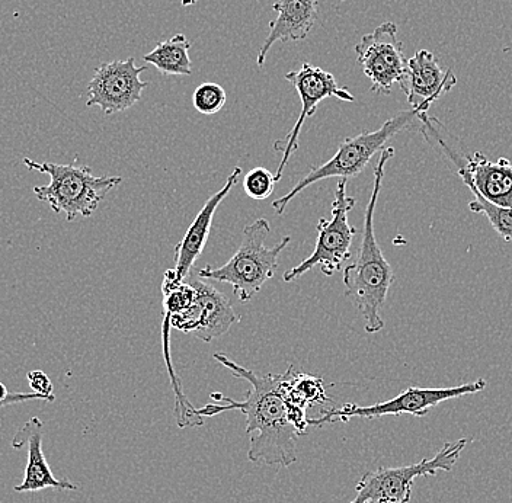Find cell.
Returning <instances> with one entry per match:
<instances>
[{
	"instance_id": "1",
	"label": "cell",
	"mask_w": 512,
	"mask_h": 503,
	"mask_svg": "<svg viewBox=\"0 0 512 503\" xmlns=\"http://www.w3.org/2000/svg\"><path fill=\"white\" fill-rule=\"evenodd\" d=\"M233 376L252 384L245 400H233L222 393H211L217 405L198 409L201 416H216L227 410H240L246 416L249 437L248 460L265 466L288 467L297 461L300 432L290 421V408L283 390V378L268 374L258 376L227 355L214 354Z\"/></svg>"
},
{
	"instance_id": "2",
	"label": "cell",
	"mask_w": 512,
	"mask_h": 503,
	"mask_svg": "<svg viewBox=\"0 0 512 503\" xmlns=\"http://www.w3.org/2000/svg\"><path fill=\"white\" fill-rule=\"evenodd\" d=\"M393 155H395L393 147H386L383 152H380L379 162L374 169L373 192L364 216L360 252H358L357 261L344 269L345 296L363 316L364 329L367 333L383 331L384 320L380 312L389 296L390 287L395 281L393 269L384 258L374 232V211L382 191L384 169Z\"/></svg>"
},
{
	"instance_id": "3",
	"label": "cell",
	"mask_w": 512,
	"mask_h": 503,
	"mask_svg": "<svg viewBox=\"0 0 512 503\" xmlns=\"http://www.w3.org/2000/svg\"><path fill=\"white\" fill-rule=\"evenodd\" d=\"M430 107L431 104H422L421 107L412 108L409 111H400L395 117L389 118L379 130L366 131V133L345 139L344 142L339 144L338 152L328 162L323 163L318 168L310 169V172L304 176L302 181L297 182L288 194L272 203L275 213L278 216H283L284 211L287 210V205L300 192L309 188L310 185L316 184V182L329 178L347 179L348 181V179L360 175L367 168L370 160L377 153L383 152L386 149V144L393 137L398 136L402 131L416 126L415 123L421 124L419 118L422 117V114L428 112Z\"/></svg>"
},
{
	"instance_id": "4",
	"label": "cell",
	"mask_w": 512,
	"mask_h": 503,
	"mask_svg": "<svg viewBox=\"0 0 512 503\" xmlns=\"http://www.w3.org/2000/svg\"><path fill=\"white\" fill-rule=\"evenodd\" d=\"M271 226L267 219H258L243 229L242 243L232 259L219 268L204 267L198 271L201 280L229 284L242 303H249L265 284L275 277L278 258L287 248L291 237L284 236L272 248L265 246Z\"/></svg>"
},
{
	"instance_id": "5",
	"label": "cell",
	"mask_w": 512,
	"mask_h": 503,
	"mask_svg": "<svg viewBox=\"0 0 512 503\" xmlns=\"http://www.w3.org/2000/svg\"><path fill=\"white\" fill-rule=\"evenodd\" d=\"M31 171L50 176V182L43 187H35V197L50 205L54 213L66 214L67 221L78 217H91L98 210L111 189L120 185V176H95L88 166L57 165L50 162H35L22 159Z\"/></svg>"
},
{
	"instance_id": "6",
	"label": "cell",
	"mask_w": 512,
	"mask_h": 503,
	"mask_svg": "<svg viewBox=\"0 0 512 503\" xmlns=\"http://www.w3.org/2000/svg\"><path fill=\"white\" fill-rule=\"evenodd\" d=\"M467 440L446 442L432 458L392 469H377L361 477L355 486V498L350 503H409L415 479L451 472L466 448Z\"/></svg>"
},
{
	"instance_id": "7",
	"label": "cell",
	"mask_w": 512,
	"mask_h": 503,
	"mask_svg": "<svg viewBox=\"0 0 512 503\" xmlns=\"http://www.w3.org/2000/svg\"><path fill=\"white\" fill-rule=\"evenodd\" d=\"M485 389L486 380L483 378L456 387H438V389L409 387L393 399L376 403V405L357 406L347 403L341 408L322 410L319 418L310 419L309 422L316 428H322V425L334 424V422H350L352 418L377 419L389 415L427 416L432 409L447 400L459 399V397L476 394Z\"/></svg>"
},
{
	"instance_id": "8",
	"label": "cell",
	"mask_w": 512,
	"mask_h": 503,
	"mask_svg": "<svg viewBox=\"0 0 512 503\" xmlns=\"http://www.w3.org/2000/svg\"><path fill=\"white\" fill-rule=\"evenodd\" d=\"M347 179H339L335 200L332 204V219H320L315 251L284 274V281L291 283L310 269L319 268L326 277L341 271L342 265L351 258V245L357 229L351 226L348 214L355 205V198L347 195Z\"/></svg>"
},
{
	"instance_id": "9",
	"label": "cell",
	"mask_w": 512,
	"mask_h": 503,
	"mask_svg": "<svg viewBox=\"0 0 512 503\" xmlns=\"http://www.w3.org/2000/svg\"><path fill=\"white\" fill-rule=\"evenodd\" d=\"M398 30L395 22H383L370 34L363 35L354 48L357 62L370 79L371 91L379 95L392 94L393 86H400L408 72V59Z\"/></svg>"
},
{
	"instance_id": "10",
	"label": "cell",
	"mask_w": 512,
	"mask_h": 503,
	"mask_svg": "<svg viewBox=\"0 0 512 503\" xmlns=\"http://www.w3.org/2000/svg\"><path fill=\"white\" fill-rule=\"evenodd\" d=\"M286 80L294 86L297 94H299L300 101H302V112H300L294 127L288 131L286 139L278 140L274 144L275 150L283 153L280 166H278L277 173H275V181L277 182L283 178L288 160L299 149V137L302 133L304 121L316 114L320 102L328 98H336L344 102L355 101V96L347 88L339 86L332 73L326 72L322 67L315 66V64L303 63L300 69L287 73Z\"/></svg>"
},
{
	"instance_id": "11",
	"label": "cell",
	"mask_w": 512,
	"mask_h": 503,
	"mask_svg": "<svg viewBox=\"0 0 512 503\" xmlns=\"http://www.w3.org/2000/svg\"><path fill=\"white\" fill-rule=\"evenodd\" d=\"M147 66H136L134 57L102 63L88 83L86 107H99L105 115L133 108L149 83L140 79Z\"/></svg>"
},
{
	"instance_id": "12",
	"label": "cell",
	"mask_w": 512,
	"mask_h": 503,
	"mask_svg": "<svg viewBox=\"0 0 512 503\" xmlns=\"http://www.w3.org/2000/svg\"><path fill=\"white\" fill-rule=\"evenodd\" d=\"M240 175H242V168L236 166L227 178L223 188L217 191L216 194L211 195L206 204L203 205L200 213L192 221L190 229L182 237L181 242L176 245L175 267L165 272L162 287H175V285L184 283L185 278L190 275L192 267L206 248L214 214H216L217 208L222 204L224 198L238 184Z\"/></svg>"
},
{
	"instance_id": "13",
	"label": "cell",
	"mask_w": 512,
	"mask_h": 503,
	"mask_svg": "<svg viewBox=\"0 0 512 503\" xmlns=\"http://www.w3.org/2000/svg\"><path fill=\"white\" fill-rule=\"evenodd\" d=\"M43 421L37 416L28 419L12 438V448H28V464L25 467L24 480L15 486V492L31 493L44 489L76 490L78 485L67 479H57L51 472L43 451Z\"/></svg>"
},
{
	"instance_id": "14",
	"label": "cell",
	"mask_w": 512,
	"mask_h": 503,
	"mask_svg": "<svg viewBox=\"0 0 512 503\" xmlns=\"http://www.w3.org/2000/svg\"><path fill=\"white\" fill-rule=\"evenodd\" d=\"M277 14L270 22V32L258 53L256 64L264 67L268 53L278 41H300L309 37L319 19V0H280L272 5Z\"/></svg>"
},
{
	"instance_id": "15",
	"label": "cell",
	"mask_w": 512,
	"mask_h": 503,
	"mask_svg": "<svg viewBox=\"0 0 512 503\" xmlns=\"http://www.w3.org/2000/svg\"><path fill=\"white\" fill-rule=\"evenodd\" d=\"M457 78L453 70L441 69L434 54L427 50L418 51L408 59V72L400 83L412 108L422 104H434L456 86Z\"/></svg>"
},
{
	"instance_id": "16",
	"label": "cell",
	"mask_w": 512,
	"mask_h": 503,
	"mask_svg": "<svg viewBox=\"0 0 512 503\" xmlns=\"http://www.w3.org/2000/svg\"><path fill=\"white\" fill-rule=\"evenodd\" d=\"M190 283L197 291L195 300H197L201 312L200 328L192 335L206 344H210L214 339L220 338L224 333L230 331L235 323L240 322V316L233 309L230 300L216 290L213 285L204 283L200 277L191 278Z\"/></svg>"
},
{
	"instance_id": "17",
	"label": "cell",
	"mask_w": 512,
	"mask_h": 503,
	"mask_svg": "<svg viewBox=\"0 0 512 503\" xmlns=\"http://www.w3.org/2000/svg\"><path fill=\"white\" fill-rule=\"evenodd\" d=\"M191 47L192 44L184 34H176L159 43L143 56V60L155 66L163 76H191Z\"/></svg>"
},
{
	"instance_id": "18",
	"label": "cell",
	"mask_w": 512,
	"mask_h": 503,
	"mask_svg": "<svg viewBox=\"0 0 512 503\" xmlns=\"http://www.w3.org/2000/svg\"><path fill=\"white\" fill-rule=\"evenodd\" d=\"M475 200L470 201L469 210L476 214H485L496 233L505 240L512 242V208L498 207V205L483 200L478 194Z\"/></svg>"
},
{
	"instance_id": "19",
	"label": "cell",
	"mask_w": 512,
	"mask_h": 503,
	"mask_svg": "<svg viewBox=\"0 0 512 503\" xmlns=\"http://www.w3.org/2000/svg\"><path fill=\"white\" fill-rule=\"evenodd\" d=\"M226 101V91L219 83H201L192 94V104H194L195 110L203 115H214L222 111Z\"/></svg>"
},
{
	"instance_id": "20",
	"label": "cell",
	"mask_w": 512,
	"mask_h": 503,
	"mask_svg": "<svg viewBox=\"0 0 512 503\" xmlns=\"http://www.w3.org/2000/svg\"><path fill=\"white\" fill-rule=\"evenodd\" d=\"M162 293L165 320L190 309L195 297H197V291L191 283H182L175 285V287H162Z\"/></svg>"
},
{
	"instance_id": "21",
	"label": "cell",
	"mask_w": 512,
	"mask_h": 503,
	"mask_svg": "<svg viewBox=\"0 0 512 503\" xmlns=\"http://www.w3.org/2000/svg\"><path fill=\"white\" fill-rule=\"evenodd\" d=\"M275 182H277L275 175H272L268 169L258 166L246 173L245 179H243V189L252 200H267L274 192Z\"/></svg>"
},
{
	"instance_id": "22",
	"label": "cell",
	"mask_w": 512,
	"mask_h": 503,
	"mask_svg": "<svg viewBox=\"0 0 512 503\" xmlns=\"http://www.w3.org/2000/svg\"><path fill=\"white\" fill-rule=\"evenodd\" d=\"M28 383L32 392L43 394V396L50 397V399L56 400L54 396L53 383H51L50 377L47 376L44 371L32 370L27 374Z\"/></svg>"
},
{
	"instance_id": "23",
	"label": "cell",
	"mask_w": 512,
	"mask_h": 503,
	"mask_svg": "<svg viewBox=\"0 0 512 503\" xmlns=\"http://www.w3.org/2000/svg\"><path fill=\"white\" fill-rule=\"evenodd\" d=\"M195 3H198V0H181V6H184V8L195 5Z\"/></svg>"
},
{
	"instance_id": "24",
	"label": "cell",
	"mask_w": 512,
	"mask_h": 503,
	"mask_svg": "<svg viewBox=\"0 0 512 503\" xmlns=\"http://www.w3.org/2000/svg\"><path fill=\"white\" fill-rule=\"evenodd\" d=\"M339 2H347V0H339Z\"/></svg>"
},
{
	"instance_id": "25",
	"label": "cell",
	"mask_w": 512,
	"mask_h": 503,
	"mask_svg": "<svg viewBox=\"0 0 512 503\" xmlns=\"http://www.w3.org/2000/svg\"><path fill=\"white\" fill-rule=\"evenodd\" d=\"M0 424H2V421H0Z\"/></svg>"
}]
</instances>
